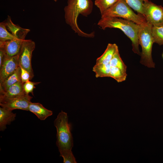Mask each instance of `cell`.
<instances>
[{
	"mask_svg": "<svg viewBox=\"0 0 163 163\" xmlns=\"http://www.w3.org/2000/svg\"><path fill=\"white\" fill-rule=\"evenodd\" d=\"M93 8L92 0H68L67 5L64 8L65 18L67 24L79 36L93 38L94 33H85L79 27L77 18L79 14L87 16L91 13Z\"/></svg>",
	"mask_w": 163,
	"mask_h": 163,
	"instance_id": "obj_1",
	"label": "cell"
},
{
	"mask_svg": "<svg viewBox=\"0 0 163 163\" xmlns=\"http://www.w3.org/2000/svg\"><path fill=\"white\" fill-rule=\"evenodd\" d=\"M97 24L103 30L107 28L120 29L131 40L134 53L140 56L138 38L139 25L131 21L113 17H101Z\"/></svg>",
	"mask_w": 163,
	"mask_h": 163,
	"instance_id": "obj_2",
	"label": "cell"
},
{
	"mask_svg": "<svg viewBox=\"0 0 163 163\" xmlns=\"http://www.w3.org/2000/svg\"><path fill=\"white\" fill-rule=\"evenodd\" d=\"M54 123L57 131L56 145L60 154L72 152L73 146L71 131L72 125L68 123L67 113L61 111L54 120Z\"/></svg>",
	"mask_w": 163,
	"mask_h": 163,
	"instance_id": "obj_3",
	"label": "cell"
},
{
	"mask_svg": "<svg viewBox=\"0 0 163 163\" xmlns=\"http://www.w3.org/2000/svg\"><path fill=\"white\" fill-rule=\"evenodd\" d=\"M152 25L147 23L139 25L138 38L142 48L140 62L149 68H155V63L152 57V50L154 43L152 35Z\"/></svg>",
	"mask_w": 163,
	"mask_h": 163,
	"instance_id": "obj_4",
	"label": "cell"
},
{
	"mask_svg": "<svg viewBox=\"0 0 163 163\" xmlns=\"http://www.w3.org/2000/svg\"><path fill=\"white\" fill-rule=\"evenodd\" d=\"M113 17L131 21L138 25L147 23L142 14L135 13L125 0H118L101 15V17Z\"/></svg>",
	"mask_w": 163,
	"mask_h": 163,
	"instance_id": "obj_5",
	"label": "cell"
},
{
	"mask_svg": "<svg viewBox=\"0 0 163 163\" xmlns=\"http://www.w3.org/2000/svg\"><path fill=\"white\" fill-rule=\"evenodd\" d=\"M35 47L34 42L30 40H25L23 42L18 56L19 66L28 71L33 77L34 74L31 60L32 53Z\"/></svg>",
	"mask_w": 163,
	"mask_h": 163,
	"instance_id": "obj_6",
	"label": "cell"
},
{
	"mask_svg": "<svg viewBox=\"0 0 163 163\" xmlns=\"http://www.w3.org/2000/svg\"><path fill=\"white\" fill-rule=\"evenodd\" d=\"M143 15L147 23L152 26L163 23V7L151 1L144 2Z\"/></svg>",
	"mask_w": 163,
	"mask_h": 163,
	"instance_id": "obj_7",
	"label": "cell"
},
{
	"mask_svg": "<svg viewBox=\"0 0 163 163\" xmlns=\"http://www.w3.org/2000/svg\"><path fill=\"white\" fill-rule=\"evenodd\" d=\"M32 97L28 94L10 97H0V105L13 110L20 109L28 111V108Z\"/></svg>",
	"mask_w": 163,
	"mask_h": 163,
	"instance_id": "obj_8",
	"label": "cell"
},
{
	"mask_svg": "<svg viewBox=\"0 0 163 163\" xmlns=\"http://www.w3.org/2000/svg\"><path fill=\"white\" fill-rule=\"evenodd\" d=\"M25 38L17 37L13 40L3 42L0 41V50H2L5 55L11 57L18 55Z\"/></svg>",
	"mask_w": 163,
	"mask_h": 163,
	"instance_id": "obj_9",
	"label": "cell"
},
{
	"mask_svg": "<svg viewBox=\"0 0 163 163\" xmlns=\"http://www.w3.org/2000/svg\"><path fill=\"white\" fill-rule=\"evenodd\" d=\"M19 55L11 57L5 55V59L0 67V83L13 73L19 66Z\"/></svg>",
	"mask_w": 163,
	"mask_h": 163,
	"instance_id": "obj_10",
	"label": "cell"
},
{
	"mask_svg": "<svg viewBox=\"0 0 163 163\" xmlns=\"http://www.w3.org/2000/svg\"><path fill=\"white\" fill-rule=\"evenodd\" d=\"M25 94L23 83L21 81L15 83L4 91H0V97H13Z\"/></svg>",
	"mask_w": 163,
	"mask_h": 163,
	"instance_id": "obj_11",
	"label": "cell"
},
{
	"mask_svg": "<svg viewBox=\"0 0 163 163\" xmlns=\"http://www.w3.org/2000/svg\"><path fill=\"white\" fill-rule=\"evenodd\" d=\"M28 111L34 114L40 120H44L53 114V112L44 107L39 103H32L29 104Z\"/></svg>",
	"mask_w": 163,
	"mask_h": 163,
	"instance_id": "obj_12",
	"label": "cell"
},
{
	"mask_svg": "<svg viewBox=\"0 0 163 163\" xmlns=\"http://www.w3.org/2000/svg\"><path fill=\"white\" fill-rule=\"evenodd\" d=\"M118 49V47L116 44H108L104 53L97 59L95 65H104L109 64Z\"/></svg>",
	"mask_w": 163,
	"mask_h": 163,
	"instance_id": "obj_13",
	"label": "cell"
},
{
	"mask_svg": "<svg viewBox=\"0 0 163 163\" xmlns=\"http://www.w3.org/2000/svg\"><path fill=\"white\" fill-rule=\"evenodd\" d=\"M12 110L1 107H0V130L4 131L6 126L9 125L15 119L16 113Z\"/></svg>",
	"mask_w": 163,
	"mask_h": 163,
	"instance_id": "obj_14",
	"label": "cell"
},
{
	"mask_svg": "<svg viewBox=\"0 0 163 163\" xmlns=\"http://www.w3.org/2000/svg\"><path fill=\"white\" fill-rule=\"evenodd\" d=\"M21 67L19 66L13 73L0 83V91H4L15 83L21 81Z\"/></svg>",
	"mask_w": 163,
	"mask_h": 163,
	"instance_id": "obj_15",
	"label": "cell"
},
{
	"mask_svg": "<svg viewBox=\"0 0 163 163\" xmlns=\"http://www.w3.org/2000/svg\"><path fill=\"white\" fill-rule=\"evenodd\" d=\"M151 31L154 43L163 45V23L152 26Z\"/></svg>",
	"mask_w": 163,
	"mask_h": 163,
	"instance_id": "obj_16",
	"label": "cell"
},
{
	"mask_svg": "<svg viewBox=\"0 0 163 163\" xmlns=\"http://www.w3.org/2000/svg\"><path fill=\"white\" fill-rule=\"evenodd\" d=\"M111 68L109 63L104 65H95L93 68V71L95 73L96 78L109 77Z\"/></svg>",
	"mask_w": 163,
	"mask_h": 163,
	"instance_id": "obj_17",
	"label": "cell"
},
{
	"mask_svg": "<svg viewBox=\"0 0 163 163\" xmlns=\"http://www.w3.org/2000/svg\"><path fill=\"white\" fill-rule=\"evenodd\" d=\"M17 37H24L15 35L14 36L7 29L4 21L0 23V41L4 42L14 39Z\"/></svg>",
	"mask_w": 163,
	"mask_h": 163,
	"instance_id": "obj_18",
	"label": "cell"
},
{
	"mask_svg": "<svg viewBox=\"0 0 163 163\" xmlns=\"http://www.w3.org/2000/svg\"><path fill=\"white\" fill-rule=\"evenodd\" d=\"M127 75L126 72L117 67H111L109 77L114 78L117 82H120L125 81Z\"/></svg>",
	"mask_w": 163,
	"mask_h": 163,
	"instance_id": "obj_19",
	"label": "cell"
},
{
	"mask_svg": "<svg viewBox=\"0 0 163 163\" xmlns=\"http://www.w3.org/2000/svg\"><path fill=\"white\" fill-rule=\"evenodd\" d=\"M109 63L111 67H117L126 72L127 67L120 56L118 49L114 54Z\"/></svg>",
	"mask_w": 163,
	"mask_h": 163,
	"instance_id": "obj_20",
	"label": "cell"
},
{
	"mask_svg": "<svg viewBox=\"0 0 163 163\" xmlns=\"http://www.w3.org/2000/svg\"><path fill=\"white\" fill-rule=\"evenodd\" d=\"M118 0H95V5L99 8L101 15Z\"/></svg>",
	"mask_w": 163,
	"mask_h": 163,
	"instance_id": "obj_21",
	"label": "cell"
},
{
	"mask_svg": "<svg viewBox=\"0 0 163 163\" xmlns=\"http://www.w3.org/2000/svg\"><path fill=\"white\" fill-rule=\"evenodd\" d=\"M127 4L138 13L143 15V0H125Z\"/></svg>",
	"mask_w": 163,
	"mask_h": 163,
	"instance_id": "obj_22",
	"label": "cell"
},
{
	"mask_svg": "<svg viewBox=\"0 0 163 163\" xmlns=\"http://www.w3.org/2000/svg\"><path fill=\"white\" fill-rule=\"evenodd\" d=\"M39 82H32L28 80L23 83V87L24 90L27 94L31 93L33 95L34 89L36 88L35 86L40 83Z\"/></svg>",
	"mask_w": 163,
	"mask_h": 163,
	"instance_id": "obj_23",
	"label": "cell"
},
{
	"mask_svg": "<svg viewBox=\"0 0 163 163\" xmlns=\"http://www.w3.org/2000/svg\"><path fill=\"white\" fill-rule=\"evenodd\" d=\"M60 156L63 158L64 163H77L72 151L60 154Z\"/></svg>",
	"mask_w": 163,
	"mask_h": 163,
	"instance_id": "obj_24",
	"label": "cell"
},
{
	"mask_svg": "<svg viewBox=\"0 0 163 163\" xmlns=\"http://www.w3.org/2000/svg\"><path fill=\"white\" fill-rule=\"evenodd\" d=\"M21 76V82L23 83L28 81L30 80L33 78L27 70L20 66Z\"/></svg>",
	"mask_w": 163,
	"mask_h": 163,
	"instance_id": "obj_25",
	"label": "cell"
},
{
	"mask_svg": "<svg viewBox=\"0 0 163 163\" xmlns=\"http://www.w3.org/2000/svg\"><path fill=\"white\" fill-rule=\"evenodd\" d=\"M5 53L2 50H0V67L5 59Z\"/></svg>",
	"mask_w": 163,
	"mask_h": 163,
	"instance_id": "obj_26",
	"label": "cell"
},
{
	"mask_svg": "<svg viewBox=\"0 0 163 163\" xmlns=\"http://www.w3.org/2000/svg\"><path fill=\"white\" fill-rule=\"evenodd\" d=\"M144 2L148 1L149 0H143Z\"/></svg>",
	"mask_w": 163,
	"mask_h": 163,
	"instance_id": "obj_27",
	"label": "cell"
},
{
	"mask_svg": "<svg viewBox=\"0 0 163 163\" xmlns=\"http://www.w3.org/2000/svg\"><path fill=\"white\" fill-rule=\"evenodd\" d=\"M54 0L55 2H56V1H57V0Z\"/></svg>",
	"mask_w": 163,
	"mask_h": 163,
	"instance_id": "obj_28",
	"label": "cell"
},
{
	"mask_svg": "<svg viewBox=\"0 0 163 163\" xmlns=\"http://www.w3.org/2000/svg\"><path fill=\"white\" fill-rule=\"evenodd\" d=\"M162 57H163V53H162Z\"/></svg>",
	"mask_w": 163,
	"mask_h": 163,
	"instance_id": "obj_29",
	"label": "cell"
}]
</instances>
